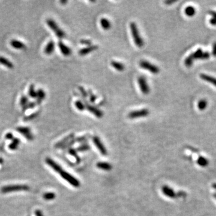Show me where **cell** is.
<instances>
[{
  "label": "cell",
  "mask_w": 216,
  "mask_h": 216,
  "mask_svg": "<svg viewBox=\"0 0 216 216\" xmlns=\"http://www.w3.org/2000/svg\"><path fill=\"white\" fill-rule=\"evenodd\" d=\"M130 28L135 44L138 48L143 47L144 45V42L140 34V32L136 24L134 22H131L130 24Z\"/></svg>",
  "instance_id": "1"
},
{
  "label": "cell",
  "mask_w": 216,
  "mask_h": 216,
  "mask_svg": "<svg viewBox=\"0 0 216 216\" xmlns=\"http://www.w3.org/2000/svg\"><path fill=\"white\" fill-rule=\"evenodd\" d=\"M28 95L31 98H37V91L35 90V86L34 84H31L28 89Z\"/></svg>",
  "instance_id": "26"
},
{
  "label": "cell",
  "mask_w": 216,
  "mask_h": 216,
  "mask_svg": "<svg viewBox=\"0 0 216 216\" xmlns=\"http://www.w3.org/2000/svg\"><path fill=\"white\" fill-rule=\"evenodd\" d=\"M10 45L16 49L17 50H24L26 49L27 46L24 43L22 42L16 40V39H13L10 42Z\"/></svg>",
  "instance_id": "14"
},
{
  "label": "cell",
  "mask_w": 216,
  "mask_h": 216,
  "mask_svg": "<svg viewBox=\"0 0 216 216\" xmlns=\"http://www.w3.org/2000/svg\"><path fill=\"white\" fill-rule=\"evenodd\" d=\"M19 140L17 138H15L14 139L13 142L11 143V144L10 146V148L12 150H15L16 148V147H17L19 143Z\"/></svg>",
  "instance_id": "38"
},
{
  "label": "cell",
  "mask_w": 216,
  "mask_h": 216,
  "mask_svg": "<svg viewBox=\"0 0 216 216\" xmlns=\"http://www.w3.org/2000/svg\"><path fill=\"white\" fill-rule=\"evenodd\" d=\"M139 65L142 68L149 71L150 73L154 75L158 74L160 72V68L159 67L146 60L141 61L139 62Z\"/></svg>",
  "instance_id": "4"
},
{
  "label": "cell",
  "mask_w": 216,
  "mask_h": 216,
  "mask_svg": "<svg viewBox=\"0 0 216 216\" xmlns=\"http://www.w3.org/2000/svg\"><path fill=\"white\" fill-rule=\"evenodd\" d=\"M150 114V111L147 109H142L133 110L128 114V118L130 119H136L139 118L146 117Z\"/></svg>",
  "instance_id": "7"
},
{
  "label": "cell",
  "mask_w": 216,
  "mask_h": 216,
  "mask_svg": "<svg viewBox=\"0 0 216 216\" xmlns=\"http://www.w3.org/2000/svg\"><path fill=\"white\" fill-rule=\"evenodd\" d=\"M138 83L141 92L147 95L150 92V88L148 84L146 78L144 76H141L138 79Z\"/></svg>",
  "instance_id": "6"
},
{
  "label": "cell",
  "mask_w": 216,
  "mask_h": 216,
  "mask_svg": "<svg viewBox=\"0 0 216 216\" xmlns=\"http://www.w3.org/2000/svg\"><path fill=\"white\" fill-rule=\"evenodd\" d=\"M40 111H37V112H35L33 113H31V115H28L27 116H25L24 118V121H31L35 118H36L40 114Z\"/></svg>",
  "instance_id": "29"
},
{
  "label": "cell",
  "mask_w": 216,
  "mask_h": 216,
  "mask_svg": "<svg viewBox=\"0 0 216 216\" xmlns=\"http://www.w3.org/2000/svg\"><path fill=\"white\" fill-rule=\"evenodd\" d=\"M75 105L76 108H77L79 111H83L85 109V105L84 103V102L79 100L75 102Z\"/></svg>",
  "instance_id": "31"
},
{
  "label": "cell",
  "mask_w": 216,
  "mask_h": 216,
  "mask_svg": "<svg viewBox=\"0 0 216 216\" xmlns=\"http://www.w3.org/2000/svg\"><path fill=\"white\" fill-rule=\"evenodd\" d=\"M162 192L166 196H167L169 198H173L175 196V193L174 191L166 186H164L162 187Z\"/></svg>",
  "instance_id": "21"
},
{
  "label": "cell",
  "mask_w": 216,
  "mask_h": 216,
  "mask_svg": "<svg viewBox=\"0 0 216 216\" xmlns=\"http://www.w3.org/2000/svg\"><path fill=\"white\" fill-rule=\"evenodd\" d=\"M213 56H216V42H215L214 43V45H213Z\"/></svg>",
  "instance_id": "44"
},
{
  "label": "cell",
  "mask_w": 216,
  "mask_h": 216,
  "mask_svg": "<svg viewBox=\"0 0 216 216\" xmlns=\"http://www.w3.org/2000/svg\"><path fill=\"white\" fill-rule=\"evenodd\" d=\"M200 76V78L201 79H202L203 81H206L208 83H210L211 84H213V85H214L215 87H216V78H214L213 76H211L210 75H206V74H204V73H202V74H200L199 75Z\"/></svg>",
  "instance_id": "20"
},
{
  "label": "cell",
  "mask_w": 216,
  "mask_h": 216,
  "mask_svg": "<svg viewBox=\"0 0 216 216\" xmlns=\"http://www.w3.org/2000/svg\"><path fill=\"white\" fill-rule=\"evenodd\" d=\"M59 175L61 176L66 181H67L70 184L73 186L75 187H79L80 186V182L79 181L70 174L68 172L62 170Z\"/></svg>",
  "instance_id": "5"
},
{
  "label": "cell",
  "mask_w": 216,
  "mask_h": 216,
  "mask_svg": "<svg viewBox=\"0 0 216 216\" xmlns=\"http://www.w3.org/2000/svg\"><path fill=\"white\" fill-rule=\"evenodd\" d=\"M75 138V134L74 133H71L70 135H68V136H67L66 137H65L64 139H62L61 141L57 142L55 145V147L56 148H62L67 143H68L70 141H71V139Z\"/></svg>",
  "instance_id": "16"
},
{
  "label": "cell",
  "mask_w": 216,
  "mask_h": 216,
  "mask_svg": "<svg viewBox=\"0 0 216 216\" xmlns=\"http://www.w3.org/2000/svg\"><path fill=\"white\" fill-rule=\"evenodd\" d=\"M28 103V97L26 95H22V97H21L20 102H19L20 106H21L22 108H23Z\"/></svg>",
  "instance_id": "32"
},
{
  "label": "cell",
  "mask_w": 216,
  "mask_h": 216,
  "mask_svg": "<svg viewBox=\"0 0 216 216\" xmlns=\"http://www.w3.org/2000/svg\"><path fill=\"white\" fill-rule=\"evenodd\" d=\"M37 105L36 102H28L25 106H24L22 108V111L25 112V110L29 109H33L36 107V106Z\"/></svg>",
  "instance_id": "36"
},
{
  "label": "cell",
  "mask_w": 216,
  "mask_h": 216,
  "mask_svg": "<svg viewBox=\"0 0 216 216\" xmlns=\"http://www.w3.org/2000/svg\"><path fill=\"white\" fill-rule=\"evenodd\" d=\"M209 14L212 16L211 19L210 20V23L211 25L216 26V11H210Z\"/></svg>",
  "instance_id": "34"
},
{
  "label": "cell",
  "mask_w": 216,
  "mask_h": 216,
  "mask_svg": "<svg viewBox=\"0 0 216 216\" xmlns=\"http://www.w3.org/2000/svg\"><path fill=\"white\" fill-rule=\"evenodd\" d=\"M100 22L101 27L104 30H109L111 28V22L106 18H102Z\"/></svg>",
  "instance_id": "23"
},
{
  "label": "cell",
  "mask_w": 216,
  "mask_h": 216,
  "mask_svg": "<svg viewBox=\"0 0 216 216\" xmlns=\"http://www.w3.org/2000/svg\"><path fill=\"white\" fill-rule=\"evenodd\" d=\"M194 60L195 59H208L210 57V54L208 52H204L201 49H198L196 51L190 54Z\"/></svg>",
  "instance_id": "9"
},
{
  "label": "cell",
  "mask_w": 216,
  "mask_h": 216,
  "mask_svg": "<svg viewBox=\"0 0 216 216\" xmlns=\"http://www.w3.org/2000/svg\"><path fill=\"white\" fill-rule=\"evenodd\" d=\"M88 96H89V98H90V101L91 103H94L96 102V100H97V99L96 96L94 95L91 91H88Z\"/></svg>",
  "instance_id": "39"
},
{
  "label": "cell",
  "mask_w": 216,
  "mask_h": 216,
  "mask_svg": "<svg viewBox=\"0 0 216 216\" xmlns=\"http://www.w3.org/2000/svg\"><path fill=\"white\" fill-rule=\"evenodd\" d=\"M0 64L7 67L8 69H13L14 65L9 59L3 56H0Z\"/></svg>",
  "instance_id": "19"
},
{
  "label": "cell",
  "mask_w": 216,
  "mask_h": 216,
  "mask_svg": "<svg viewBox=\"0 0 216 216\" xmlns=\"http://www.w3.org/2000/svg\"><path fill=\"white\" fill-rule=\"evenodd\" d=\"M111 65L116 70L119 71H122L123 70H124L125 69V66L124 65L121 63L119 62L118 61H111Z\"/></svg>",
  "instance_id": "22"
},
{
  "label": "cell",
  "mask_w": 216,
  "mask_h": 216,
  "mask_svg": "<svg viewBox=\"0 0 216 216\" xmlns=\"http://www.w3.org/2000/svg\"><path fill=\"white\" fill-rule=\"evenodd\" d=\"M59 49L61 52V54L65 56H70L71 54V49L67 46L66 45H65L62 42L59 41L58 43Z\"/></svg>",
  "instance_id": "13"
},
{
  "label": "cell",
  "mask_w": 216,
  "mask_h": 216,
  "mask_svg": "<svg viewBox=\"0 0 216 216\" xmlns=\"http://www.w3.org/2000/svg\"><path fill=\"white\" fill-rule=\"evenodd\" d=\"M60 2L64 5V4H66V3H67V2H68V1H66V0H62V1H60Z\"/></svg>",
  "instance_id": "46"
},
{
  "label": "cell",
  "mask_w": 216,
  "mask_h": 216,
  "mask_svg": "<svg viewBox=\"0 0 216 216\" xmlns=\"http://www.w3.org/2000/svg\"><path fill=\"white\" fill-rule=\"evenodd\" d=\"M16 130L25 136L28 140H33V136L31 133L30 128L27 127H19L16 129Z\"/></svg>",
  "instance_id": "11"
},
{
  "label": "cell",
  "mask_w": 216,
  "mask_h": 216,
  "mask_svg": "<svg viewBox=\"0 0 216 216\" xmlns=\"http://www.w3.org/2000/svg\"><path fill=\"white\" fill-rule=\"evenodd\" d=\"M56 197V195L54 193L52 192H49V193H46L43 195V198L45 200L47 201H51V200H53Z\"/></svg>",
  "instance_id": "33"
},
{
  "label": "cell",
  "mask_w": 216,
  "mask_h": 216,
  "mask_svg": "<svg viewBox=\"0 0 216 216\" xmlns=\"http://www.w3.org/2000/svg\"><path fill=\"white\" fill-rule=\"evenodd\" d=\"M46 96L45 91L43 89H39L37 90V105H40L42 102L45 99Z\"/></svg>",
  "instance_id": "18"
},
{
  "label": "cell",
  "mask_w": 216,
  "mask_h": 216,
  "mask_svg": "<svg viewBox=\"0 0 216 216\" xmlns=\"http://www.w3.org/2000/svg\"><path fill=\"white\" fill-rule=\"evenodd\" d=\"M175 2H176V1H172V0H167V1H166L164 2V3H165L166 4H167V5H170V4H173V3Z\"/></svg>",
  "instance_id": "43"
},
{
  "label": "cell",
  "mask_w": 216,
  "mask_h": 216,
  "mask_svg": "<svg viewBox=\"0 0 216 216\" xmlns=\"http://www.w3.org/2000/svg\"><path fill=\"white\" fill-rule=\"evenodd\" d=\"M78 89L84 99H86L88 97V93L85 90V89L83 87L80 86V87H79Z\"/></svg>",
  "instance_id": "37"
},
{
  "label": "cell",
  "mask_w": 216,
  "mask_h": 216,
  "mask_svg": "<svg viewBox=\"0 0 216 216\" xmlns=\"http://www.w3.org/2000/svg\"><path fill=\"white\" fill-rule=\"evenodd\" d=\"M185 13L187 16L189 17L193 16L196 13L195 8L192 6H189L186 8L185 9Z\"/></svg>",
  "instance_id": "28"
},
{
  "label": "cell",
  "mask_w": 216,
  "mask_h": 216,
  "mask_svg": "<svg viewBox=\"0 0 216 216\" xmlns=\"http://www.w3.org/2000/svg\"><path fill=\"white\" fill-rule=\"evenodd\" d=\"M90 138H91V136L89 134H86L82 136H79V137H78L75 139L76 142L82 144L86 143V142L88 141Z\"/></svg>",
  "instance_id": "25"
},
{
  "label": "cell",
  "mask_w": 216,
  "mask_h": 216,
  "mask_svg": "<svg viewBox=\"0 0 216 216\" xmlns=\"http://www.w3.org/2000/svg\"><path fill=\"white\" fill-rule=\"evenodd\" d=\"M98 46L97 45H91L89 46H87L86 48H84L83 49H81L79 51V54L81 56H85L88 54H90L92 52H94L98 49Z\"/></svg>",
  "instance_id": "15"
},
{
  "label": "cell",
  "mask_w": 216,
  "mask_h": 216,
  "mask_svg": "<svg viewBox=\"0 0 216 216\" xmlns=\"http://www.w3.org/2000/svg\"><path fill=\"white\" fill-rule=\"evenodd\" d=\"M55 48V43L54 41H52V40L49 41L47 43L46 46L45 48V49H44L45 54L47 55H52L54 52Z\"/></svg>",
  "instance_id": "17"
},
{
  "label": "cell",
  "mask_w": 216,
  "mask_h": 216,
  "mask_svg": "<svg viewBox=\"0 0 216 216\" xmlns=\"http://www.w3.org/2000/svg\"><path fill=\"white\" fill-rule=\"evenodd\" d=\"M93 141L94 145L98 148V150H99L100 153L103 156H106L108 154L107 150L105 148V147L104 146V145L103 144L100 139L98 136H95L93 138Z\"/></svg>",
  "instance_id": "10"
},
{
  "label": "cell",
  "mask_w": 216,
  "mask_h": 216,
  "mask_svg": "<svg viewBox=\"0 0 216 216\" xmlns=\"http://www.w3.org/2000/svg\"><path fill=\"white\" fill-rule=\"evenodd\" d=\"M46 163L54 170L56 172L60 173L63 170L62 167L56 162L51 159V158L47 157L46 159Z\"/></svg>",
  "instance_id": "12"
},
{
  "label": "cell",
  "mask_w": 216,
  "mask_h": 216,
  "mask_svg": "<svg viewBox=\"0 0 216 216\" xmlns=\"http://www.w3.org/2000/svg\"><path fill=\"white\" fill-rule=\"evenodd\" d=\"M35 213H36V214L37 216H43L42 214V212L40 210H36Z\"/></svg>",
  "instance_id": "45"
},
{
  "label": "cell",
  "mask_w": 216,
  "mask_h": 216,
  "mask_svg": "<svg viewBox=\"0 0 216 216\" xmlns=\"http://www.w3.org/2000/svg\"><path fill=\"white\" fill-rule=\"evenodd\" d=\"M46 24L48 25V26L51 28V30L54 31L55 36L60 39H64L65 37V32L58 26V25L57 24V23L53 20L52 19H48L46 20Z\"/></svg>",
  "instance_id": "2"
},
{
  "label": "cell",
  "mask_w": 216,
  "mask_h": 216,
  "mask_svg": "<svg viewBox=\"0 0 216 216\" xmlns=\"http://www.w3.org/2000/svg\"><path fill=\"white\" fill-rule=\"evenodd\" d=\"M29 189L30 187L27 185L13 184V185H8L2 187L1 189V192L2 193H11L13 192L27 191Z\"/></svg>",
  "instance_id": "3"
},
{
  "label": "cell",
  "mask_w": 216,
  "mask_h": 216,
  "mask_svg": "<svg viewBox=\"0 0 216 216\" xmlns=\"http://www.w3.org/2000/svg\"><path fill=\"white\" fill-rule=\"evenodd\" d=\"M68 153L71 156H73L75 157L77 163H79L81 162V158L79 156V155L78 154L76 150H75V149H74L73 148H70L68 150Z\"/></svg>",
  "instance_id": "27"
},
{
  "label": "cell",
  "mask_w": 216,
  "mask_h": 216,
  "mask_svg": "<svg viewBox=\"0 0 216 216\" xmlns=\"http://www.w3.org/2000/svg\"><path fill=\"white\" fill-rule=\"evenodd\" d=\"M13 134L11 133H8L5 135V138L7 139H11L13 138Z\"/></svg>",
  "instance_id": "42"
},
{
  "label": "cell",
  "mask_w": 216,
  "mask_h": 216,
  "mask_svg": "<svg viewBox=\"0 0 216 216\" xmlns=\"http://www.w3.org/2000/svg\"><path fill=\"white\" fill-rule=\"evenodd\" d=\"M97 167L104 170H110L112 169V165L108 162H98L97 164Z\"/></svg>",
  "instance_id": "24"
},
{
  "label": "cell",
  "mask_w": 216,
  "mask_h": 216,
  "mask_svg": "<svg viewBox=\"0 0 216 216\" xmlns=\"http://www.w3.org/2000/svg\"><path fill=\"white\" fill-rule=\"evenodd\" d=\"M75 142H76L75 139L74 138V139H71V141H70L68 143H67L62 148H64V149H65V148H70V147H71V146H73Z\"/></svg>",
  "instance_id": "40"
},
{
  "label": "cell",
  "mask_w": 216,
  "mask_h": 216,
  "mask_svg": "<svg viewBox=\"0 0 216 216\" xmlns=\"http://www.w3.org/2000/svg\"><path fill=\"white\" fill-rule=\"evenodd\" d=\"M207 105H208L207 101L205 99H202L198 103V108L202 110H204L207 107Z\"/></svg>",
  "instance_id": "35"
},
{
  "label": "cell",
  "mask_w": 216,
  "mask_h": 216,
  "mask_svg": "<svg viewBox=\"0 0 216 216\" xmlns=\"http://www.w3.org/2000/svg\"><path fill=\"white\" fill-rule=\"evenodd\" d=\"M81 44L84 45H87L88 46L92 45V42L88 39H82L81 40Z\"/></svg>",
  "instance_id": "41"
},
{
  "label": "cell",
  "mask_w": 216,
  "mask_h": 216,
  "mask_svg": "<svg viewBox=\"0 0 216 216\" xmlns=\"http://www.w3.org/2000/svg\"><path fill=\"white\" fill-rule=\"evenodd\" d=\"M90 146L88 144L85 143V144H81V145L76 148V151H80V152H83V151H88V150H90Z\"/></svg>",
  "instance_id": "30"
},
{
  "label": "cell",
  "mask_w": 216,
  "mask_h": 216,
  "mask_svg": "<svg viewBox=\"0 0 216 216\" xmlns=\"http://www.w3.org/2000/svg\"><path fill=\"white\" fill-rule=\"evenodd\" d=\"M84 103L85 105V109H87L90 112L93 113L97 118H101L103 116V112L96 106H94L89 103L85 99H84Z\"/></svg>",
  "instance_id": "8"
}]
</instances>
